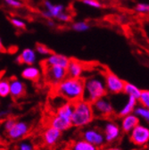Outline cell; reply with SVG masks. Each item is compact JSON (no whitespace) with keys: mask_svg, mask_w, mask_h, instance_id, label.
I'll list each match as a JSON object with an SVG mask.
<instances>
[{"mask_svg":"<svg viewBox=\"0 0 149 150\" xmlns=\"http://www.w3.org/2000/svg\"><path fill=\"white\" fill-rule=\"evenodd\" d=\"M49 125L58 129L59 130H61L63 132V131H66L67 129H69L72 126L71 118L65 117L64 115L55 114L54 116H52L50 118Z\"/></svg>","mask_w":149,"mask_h":150,"instance_id":"cell-14","label":"cell"},{"mask_svg":"<svg viewBox=\"0 0 149 150\" xmlns=\"http://www.w3.org/2000/svg\"><path fill=\"white\" fill-rule=\"evenodd\" d=\"M37 51L36 49L27 47L24 48L22 53L17 56L15 61L18 64H23L26 65H33L37 62Z\"/></svg>","mask_w":149,"mask_h":150,"instance_id":"cell-15","label":"cell"},{"mask_svg":"<svg viewBox=\"0 0 149 150\" xmlns=\"http://www.w3.org/2000/svg\"><path fill=\"white\" fill-rule=\"evenodd\" d=\"M82 139L95 145L96 146L102 147L105 144V137L103 131L96 128H88L82 131Z\"/></svg>","mask_w":149,"mask_h":150,"instance_id":"cell-9","label":"cell"},{"mask_svg":"<svg viewBox=\"0 0 149 150\" xmlns=\"http://www.w3.org/2000/svg\"><path fill=\"white\" fill-rule=\"evenodd\" d=\"M138 103L149 109V90H142L141 95L138 98Z\"/></svg>","mask_w":149,"mask_h":150,"instance_id":"cell-28","label":"cell"},{"mask_svg":"<svg viewBox=\"0 0 149 150\" xmlns=\"http://www.w3.org/2000/svg\"><path fill=\"white\" fill-rule=\"evenodd\" d=\"M16 120L15 119H13V118H12V117H8V118H6V120H4V122H3V129L6 131L9 130V129H11L13 127V125L16 123Z\"/></svg>","mask_w":149,"mask_h":150,"instance_id":"cell-33","label":"cell"},{"mask_svg":"<svg viewBox=\"0 0 149 150\" xmlns=\"http://www.w3.org/2000/svg\"><path fill=\"white\" fill-rule=\"evenodd\" d=\"M103 150H122V149L118 146H109V147L104 148Z\"/></svg>","mask_w":149,"mask_h":150,"instance_id":"cell-36","label":"cell"},{"mask_svg":"<svg viewBox=\"0 0 149 150\" xmlns=\"http://www.w3.org/2000/svg\"><path fill=\"white\" fill-rule=\"evenodd\" d=\"M15 150H35V145L30 139H23L19 140L15 146Z\"/></svg>","mask_w":149,"mask_h":150,"instance_id":"cell-24","label":"cell"},{"mask_svg":"<svg viewBox=\"0 0 149 150\" xmlns=\"http://www.w3.org/2000/svg\"><path fill=\"white\" fill-rule=\"evenodd\" d=\"M141 92H142V90L138 87H137L135 84L130 83V82L125 83L123 93L127 97H132V98L138 99L141 95Z\"/></svg>","mask_w":149,"mask_h":150,"instance_id":"cell-22","label":"cell"},{"mask_svg":"<svg viewBox=\"0 0 149 150\" xmlns=\"http://www.w3.org/2000/svg\"><path fill=\"white\" fill-rule=\"evenodd\" d=\"M81 2L85 6L92 7V8L99 9L102 7V4L98 1V0H81Z\"/></svg>","mask_w":149,"mask_h":150,"instance_id":"cell-32","label":"cell"},{"mask_svg":"<svg viewBox=\"0 0 149 150\" xmlns=\"http://www.w3.org/2000/svg\"><path fill=\"white\" fill-rule=\"evenodd\" d=\"M140 123V118L136 114H130L121 117V130L125 133H130L131 130Z\"/></svg>","mask_w":149,"mask_h":150,"instance_id":"cell-16","label":"cell"},{"mask_svg":"<svg viewBox=\"0 0 149 150\" xmlns=\"http://www.w3.org/2000/svg\"><path fill=\"white\" fill-rule=\"evenodd\" d=\"M71 58L67 57L64 54H56V53H51L49 55L47 56V58L44 60L43 67L47 66H53V65H58L67 68Z\"/></svg>","mask_w":149,"mask_h":150,"instance_id":"cell-13","label":"cell"},{"mask_svg":"<svg viewBox=\"0 0 149 150\" xmlns=\"http://www.w3.org/2000/svg\"><path fill=\"white\" fill-rule=\"evenodd\" d=\"M66 69L68 77L71 78H82V75L85 71L84 64L76 59H71Z\"/></svg>","mask_w":149,"mask_h":150,"instance_id":"cell-18","label":"cell"},{"mask_svg":"<svg viewBox=\"0 0 149 150\" xmlns=\"http://www.w3.org/2000/svg\"><path fill=\"white\" fill-rule=\"evenodd\" d=\"M73 110H74V103L70 102V101H66L57 109L56 114L64 115L65 117L71 118L72 114H73Z\"/></svg>","mask_w":149,"mask_h":150,"instance_id":"cell-23","label":"cell"},{"mask_svg":"<svg viewBox=\"0 0 149 150\" xmlns=\"http://www.w3.org/2000/svg\"><path fill=\"white\" fill-rule=\"evenodd\" d=\"M10 23H12V25L13 27H15L16 29H19V30H23L26 27V23L23 20H22L21 18H18V17H12L10 19Z\"/></svg>","mask_w":149,"mask_h":150,"instance_id":"cell-29","label":"cell"},{"mask_svg":"<svg viewBox=\"0 0 149 150\" xmlns=\"http://www.w3.org/2000/svg\"><path fill=\"white\" fill-rule=\"evenodd\" d=\"M0 96L1 98L10 96V81L7 79H2L0 81Z\"/></svg>","mask_w":149,"mask_h":150,"instance_id":"cell-26","label":"cell"},{"mask_svg":"<svg viewBox=\"0 0 149 150\" xmlns=\"http://www.w3.org/2000/svg\"><path fill=\"white\" fill-rule=\"evenodd\" d=\"M95 117L92 103L85 99H81L74 103V110L71 116L72 126L84 128L89 125Z\"/></svg>","mask_w":149,"mask_h":150,"instance_id":"cell-3","label":"cell"},{"mask_svg":"<svg viewBox=\"0 0 149 150\" xmlns=\"http://www.w3.org/2000/svg\"><path fill=\"white\" fill-rule=\"evenodd\" d=\"M35 49H36L37 53H38L39 54H40V55L47 56V55H49L51 54L50 49L47 46H45L43 44H37L36 47H35Z\"/></svg>","mask_w":149,"mask_h":150,"instance_id":"cell-30","label":"cell"},{"mask_svg":"<svg viewBox=\"0 0 149 150\" xmlns=\"http://www.w3.org/2000/svg\"><path fill=\"white\" fill-rule=\"evenodd\" d=\"M129 140L135 146H143L149 143V126L144 123L138 124L129 133Z\"/></svg>","mask_w":149,"mask_h":150,"instance_id":"cell-5","label":"cell"},{"mask_svg":"<svg viewBox=\"0 0 149 150\" xmlns=\"http://www.w3.org/2000/svg\"><path fill=\"white\" fill-rule=\"evenodd\" d=\"M105 81L107 88V92L114 95H118L120 93H123L125 81L121 80L115 73L111 71H107L105 74Z\"/></svg>","mask_w":149,"mask_h":150,"instance_id":"cell-6","label":"cell"},{"mask_svg":"<svg viewBox=\"0 0 149 150\" xmlns=\"http://www.w3.org/2000/svg\"><path fill=\"white\" fill-rule=\"evenodd\" d=\"M30 132V125L25 121H17L13 127L9 129L6 135L9 139L13 141H19L24 139Z\"/></svg>","mask_w":149,"mask_h":150,"instance_id":"cell-8","label":"cell"},{"mask_svg":"<svg viewBox=\"0 0 149 150\" xmlns=\"http://www.w3.org/2000/svg\"><path fill=\"white\" fill-rule=\"evenodd\" d=\"M25 84L19 79L13 78L10 80V96L14 99H19L25 95Z\"/></svg>","mask_w":149,"mask_h":150,"instance_id":"cell-17","label":"cell"},{"mask_svg":"<svg viewBox=\"0 0 149 150\" xmlns=\"http://www.w3.org/2000/svg\"><path fill=\"white\" fill-rule=\"evenodd\" d=\"M103 132L107 143H113L116 141L121 134V128L114 121H106L104 123Z\"/></svg>","mask_w":149,"mask_h":150,"instance_id":"cell-10","label":"cell"},{"mask_svg":"<svg viewBox=\"0 0 149 150\" xmlns=\"http://www.w3.org/2000/svg\"><path fill=\"white\" fill-rule=\"evenodd\" d=\"M85 90L83 99L94 103L97 99L106 96L107 88L105 76L101 74H93L85 80Z\"/></svg>","mask_w":149,"mask_h":150,"instance_id":"cell-2","label":"cell"},{"mask_svg":"<svg viewBox=\"0 0 149 150\" xmlns=\"http://www.w3.org/2000/svg\"><path fill=\"white\" fill-rule=\"evenodd\" d=\"M4 2L10 7L13 8H20L23 6V3L20 0H4Z\"/></svg>","mask_w":149,"mask_h":150,"instance_id":"cell-34","label":"cell"},{"mask_svg":"<svg viewBox=\"0 0 149 150\" xmlns=\"http://www.w3.org/2000/svg\"><path fill=\"white\" fill-rule=\"evenodd\" d=\"M85 81L82 78L67 77L55 87V94L72 103L83 99Z\"/></svg>","mask_w":149,"mask_h":150,"instance_id":"cell-1","label":"cell"},{"mask_svg":"<svg viewBox=\"0 0 149 150\" xmlns=\"http://www.w3.org/2000/svg\"><path fill=\"white\" fill-rule=\"evenodd\" d=\"M56 19H57V20H58L59 22H62V23H68V22L71 21V13H67L66 11H64V12H63Z\"/></svg>","mask_w":149,"mask_h":150,"instance_id":"cell-35","label":"cell"},{"mask_svg":"<svg viewBox=\"0 0 149 150\" xmlns=\"http://www.w3.org/2000/svg\"><path fill=\"white\" fill-rule=\"evenodd\" d=\"M62 137V131L53 126H48L45 129L42 138L47 146H52L57 144Z\"/></svg>","mask_w":149,"mask_h":150,"instance_id":"cell-12","label":"cell"},{"mask_svg":"<svg viewBox=\"0 0 149 150\" xmlns=\"http://www.w3.org/2000/svg\"><path fill=\"white\" fill-rule=\"evenodd\" d=\"M70 150H98V147L84 139H81L71 144Z\"/></svg>","mask_w":149,"mask_h":150,"instance_id":"cell-21","label":"cell"},{"mask_svg":"<svg viewBox=\"0 0 149 150\" xmlns=\"http://www.w3.org/2000/svg\"><path fill=\"white\" fill-rule=\"evenodd\" d=\"M47 25H48L49 27H54V26L55 25V23H54V22L52 21V19H49V20L47 21Z\"/></svg>","mask_w":149,"mask_h":150,"instance_id":"cell-37","label":"cell"},{"mask_svg":"<svg viewBox=\"0 0 149 150\" xmlns=\"http://www.w3.org/2000/svg\"><path fill=\"white\" fill-rule=\"evenodd\" d=\"M134 10L138 13H149V4L147 3H138Z\"/></svg>","mask_w":149,"mask_h":150,"instance_id":"cell-31","label":"cell"},{"mask_svg":"<svg viewBox=\"0 0 149 150\" xmlns=\"http://www.w3.org/2000/svg\"><path fill=\"white\" fill-rule=\"evenodd\" d=\"M134 114H136L141 120L145 121L146 123L149 124V109L143 106V105H137Z\"/></svg>","mask_w":149,"mask_h":150,"instance_id":"cell-25","label":"cell"},{"mask_svg":"<svg viewBox=\"0 0 149 150\" xmlns=\"http://www.w3.org/2000/svg\"><path fill=\"white\" fill-rule=\"evenodd\" d=\"M45 9L41 12V15L49 20V19L57 18L63 12L65 11V6L61 4H53L49 0L44 2Z\"/></svg>","mask_w":149,"mask_h":150,"instance_id":"cell-11","label":"cell"},{"mask_svg":"<svg viewBox=\"0 0 149 150\" xmlns=\"http://www.w3.org/2000/svg\"><path fill=\"white\" fill-rule=\"evenodd\" d=\"M93 109H94L95 116L100 118H108L114 112V107L113 103L105 96L97 99L94 103H92Z\"/></svg>","mask_w":149,"mask_h":150,"instance_id":"cell-7","label":"cell"},{"mask_svg":"<svg viewBox=\"0 0 149 150\" xmlns=\"http://www.w3.org/2000/svg\"><path fill=\"white\" fill-rule=\"evenodd\" d=\"M138 99H137L135 98H132V97H128L126 102L124 103V105L119 110L118 115L120 117H123L125 115L133 114L137 105H138Z\"/></svg>","mask_w":149,"mask_h":150,"instance_id":"cell-20","label":"cell"},{"mask_svg":"<svg viewBox=\"0 0 149 150\" xmlns=\"http://www.w3.org/2000/svg\"><path fill=\"white\" fill-rule=\"evenodd\" d=\"M41 76V71L38 66L33 65H27L22 71V77L24 80L30 81H38Z\"/></svg>","mask_w":149,"mask_h":150,"instance_id":"cell-19","label":"cell"},{"mask_svg":"<svg viewBox=\"0 0 149 150\" xmlns=\"http://www.w3.org/2000/svg\"><path fill=\"white\" fill-rule=\"evenodd\" d=\"M44 78L46 81L52 87L58 86L64 79L68 77L67 69L63 66L53 65L43 67Z\"/></svg>","mask_w":149,"mask_h":150,"instance_id":"cell-4","label":"cell"},{"mask_svg":"<svg viewBox=\"0 0 149 150\" xmlns=\"http://www.w3.org/2000/svg\"><path fill=\"white\" fill-rule=\"evenodd\" d=\"M71 29L77 32H85L89 30V24L85 21H79L71 24Z\"/></svg>","mask_w":149,"mask_h":150,"instance_id":"cell-27","label":"cell"}]
</instances>
